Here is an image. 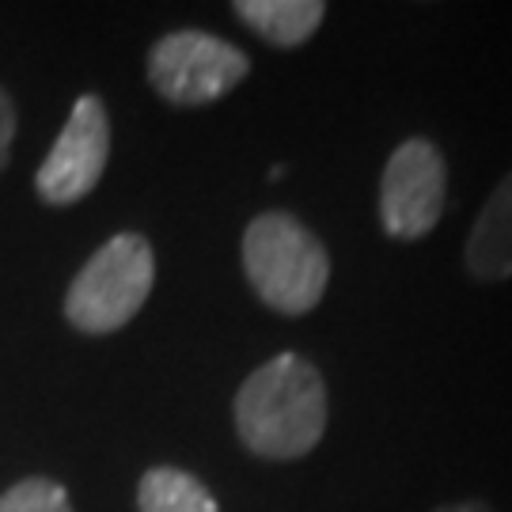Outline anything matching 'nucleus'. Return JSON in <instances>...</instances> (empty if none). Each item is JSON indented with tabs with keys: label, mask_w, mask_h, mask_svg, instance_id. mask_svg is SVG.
I'll use <instances>...</instances> for the list:
<instances>
[{
	"label": "nucleus",
	"mask_w": 512,
	"mask_h": 512,
	"mask_svg": "<svg viewBox=\"0 0 512 512\" xmlns=\"http://www.w3.org/2000/svg\"><path fill=\"white\" fill-rule=\"evenodd\" d=\"M137 509L141 512H220L217 497L209 494L202 478L179 467H152L137 486Z\"/></svg>",
	"instance_id": "obj_9"
},
{
	"label": "nucleus",
	"mask_w": 512,
	"mask_h": 512,
	"mask_svg": "<svg viewBox=\"0 0 512 512\" xmlns=\"http://www.w3.org/2000/svg\"><path fill=\"white\" fill-rule=\"evenodd\" d=\"M429 512H494V505L471 497V501H444V505H437V509H429Z\"/></svg>",
	"instance_id": "obj_12"
},
{
	"label": "nucleus",
	"mask_w": 512,
	"mask_h": 512,
	"mask_svg": "<svg viewBox=\"0 0 512 512\" xmlns=\"http://www.w3.org/2000/svg\"><path fill=\"white\" fill-rule=\"evenodd\" d=\"M247 73L251 57L209 31H171L148 50V84L175 107H209Z\"/></svg>",
	"instance_id": "obj_4"
},
{
	"label": "nucleus",
	"mask_w": 512,
	"mask_h": 512,
	"mask_svg": "<svg viewBox=\"0 0 512 512\" xmlns=\"http://www.w3.org/2000/svg\"><path fill=\"white\" fill-rule=\"evenodd\" d=\"M110 160V118L99 95H80L50 156L35 175V190L46 205H76L88 198Z\"/></svg>",
	"instance_id": "obj_6"
},
{
	"label": "nucleus",
	"mask_w": 512,
	"mask_h": 512,
	"mask_svg": "<svg viewBox=\"0 0 512 512\" xmlns=\"http://www.w3.org/2000/svg\"><path fill=\"white\" fill-rule=\"evenodd\" d=\"M448 205V164L437 141L406 137L380 175V224L391 239H425Z\"/></svg>",
	"instance_id": "obj_5"
},
{
	"label": "nucleus",
	"mask_w": 512,
	"mask_h": 512,
	"mask_svg": "<svg viewBox=\"0 0 512 512\" xmlns=\"http://www.w3.org/2000/svg\"><path fill=\"white\" fill-rule=\"evenodd\" d=\"M239 23H247L262 42L277 50L304 46L327 16L323 0H236Z\"/></svg>",
	"instance_id": "obj_8"
},
{
	"label": "nucleus",
	"mask_w": 512,
	"mask_h": 512,
	"mask_svg": "<svg viewBox=\"0 0 512 512\" xmlns=\"http://www.w3.org/2000/svg\"><path fill=\"white\" fill-rule=\"evenodd\" d=\"M243 274L255 296L285 319L319 308L330 285V255L323 239L285 209L258 213L243 232Z\"/></svg>",
	"instance_id": "obj_2"
},
{
	"label": "nucleus",
	"mask_w": 512,
	"mask_h": 512,
	"mask_svg": "<svg viewBox=\"0 0 512 512\" xmlns=\"http://www.w3.org/2000/svg\"><path fill=\"white\" fill-rule=\"evenodd\" d=\"M0 512H73V501L54 478H23L0 494Z\"/></svg>",
	"instance_id": "obj_10"
},
{
	"label": "nucleus",
	"mask_w": 512,
	"mask_h": 512,
	"mask_svg": "<svg viewBox=\"0 0 512 512\" xmlns=\"http://www.w3.org/2000/svg\"><path fill=\"white\" fill-rule=\"evenodd\" d=\"M156 255L141 232H118L95 251L65 293V319L80 334H114L145 308Z\"/></svg>",
	"instance_id": "obj_3"
},
{
	"label": "nucleus",
	"mask_w": 512,
	"mask_h": 512,
	"mask_svg": "<svg viewBox=\"0 0 512 512\" xmlns=\"http://www.w3.org/2000/svg\"><path fill=\"white\" fill-rule=\"evenodd\" d=\"M12 141H16V103H12L8 92L0 88V167L8 164Z\"/></svg>",
	"instance_id": "obj_11"
},
{
	"label": "nucleus",
	"mask_w": 512,
	"mask_h": 512,
	"mask_svg": "<svg viewBox=\"0 0 512 512\" xmlns=\"http://www.w3.org/2000/svg\"><path fill=\"white\" fill-rule=\"evenodd\" d=\"M463 266L482 285H497L512 277V171L482 205L463 247Z\"/></svg>",
	"instance_id": "obj_7"
},
{
	"label": "nucleus",
	"mask_w": 512,
	"mask_h": 512,
	"mask_svg": "<svg viewBox=\"0 0 512 512\" xmlns=\"http://www.w3.org/2000/svg\"><path fill=\"white\" fill-rule=\"evenodd\" d=\"M236 433L262 459H304L323 440L330 418L327 380L300 353H277L236 391Z\"/></svg>",
	"instance_id": "obj_1"
}]
</instances>
